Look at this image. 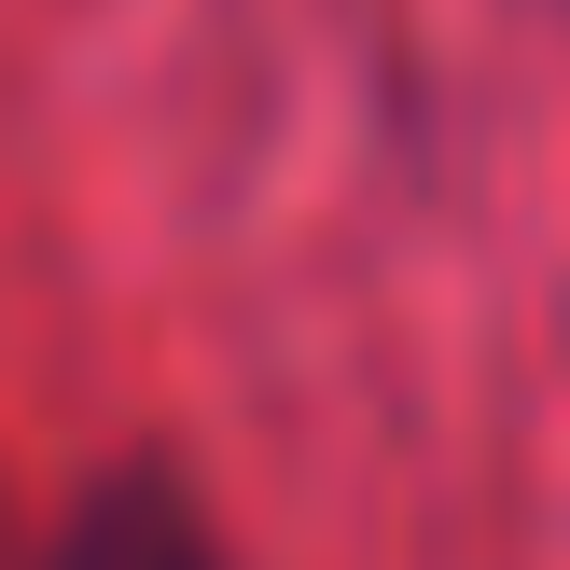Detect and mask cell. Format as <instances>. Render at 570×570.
Listing matches in <instances>:
<instances>
[{
  "label": "cell",
  "instance_id": "1",
  "mask_svg": "<svg viewBox=\"0 0 570 570\" xmlns=\"http://www.w3.org/2000/svg\"><path fill=\"white\" fill-rule=\"evenodd\" d=\"M28 570H223V529L167 460H126L28 543Z\"/></svg>",
  "mask_w": 570,
  "mask_h": 570
}]
</instances>
